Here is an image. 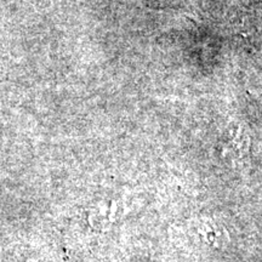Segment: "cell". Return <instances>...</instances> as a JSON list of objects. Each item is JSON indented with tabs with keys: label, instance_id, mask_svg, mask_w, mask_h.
Returning <instances> with one entry per match:
<instances>
[{
	"label": "cell",
	"instance_id": "cell-2",
	"mask_svg": "<svg viewBox=\"0 0 262 262\" xmlns=\"http://www.w3.org/2000/svg\"><path fill=\"white\" fill-rule=\"evenodd\" d=\"M238 126H235L234 131H231V137L226 143V152L229 153L233 158L243 157L248 150V139L243 131H238Z\"/></svg>",
	"mask_w": 262,
	"mask_h": 262
},
{
	"label": "cell",
	"instance_id": "cell-1",
	"mask_svg": "<svg viewBox=\"0 0 262 262\" xmlns=\"http://www.w3.org/2000/svg\"><path fill=\"white\" fill-rule=\"evenodd\" d=\"M189 231L199 244L211 250H224L231 241L227 228L208 216L193 219Z\"/></svg>",
	"mask_w": 262,
	"mask_h": 262
}]
</instances>
